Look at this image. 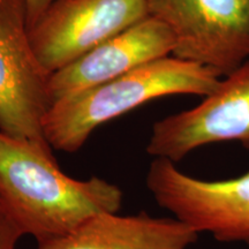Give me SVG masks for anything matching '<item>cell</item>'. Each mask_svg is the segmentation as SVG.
<instances>
[{
	"instance_id": "cell-11",
	"label": "cell",
	"mask_w": 249,
	"mask_h": 249,
	"mask_svg": "<svg viewBox=\"0 0 249 249\" xmlns=\"http://www.w3.org/2000/svg\"><path fill=\"white\" fill-rule=\"evenodd\" d=\"M57 1H60V0H24L27 9V22L29 30L39 20L40 17Z\"/></svg>"
},
{
	"instance_id": "cell-4",
	"label": "cell",
	"mask_w": 249,
	"mask_h": 249,
	"mask_svg": "<svg viewBox=\"0 0 249 249\" xmlns=\"http://www.w3.org/2000/svg\"><path fill=\"white\" fill-rule=\"evenodd\" d=\"M145 185L160 208L197 233L249 245V172L208 181L182 172L172 160L155 158Z\"/></svg>"
},
{
	"instance_id": "cell-10",
	"label": "cell",
	"mask_w": 249,
	"mask_h": 249,
	"mask_svg": "<svg viewBox=\"0 0 249 249\" xmlns=\"http://www.w3.org/2000/svg\"><path fill=\"white\" fill-rule=\"evenodd\" d=\"M23 235L20 226L0 203V249H15Z\"/></svg>"
},
{
	"instance_id": "cell-5",
	"label": "cell",
	"mask_w": 249,
	"mask_h": 249,
	"mask_svg": "<svg viewBox=\"0 0 249 249\" xmlns=\"http://www.w3.org/2000/svg\"><path fill=\"white\" fill-rule=\"evenodd\" d=\"M51 74L31 45L24 0H0V130L50 145L43 121L52 107Z\"/></svg>"
},
{
	"instance_id": "cell-3",
	"label": "cell",
	"mask_w": 249,
	"mask_h": 249,
	"mask_svg": "<svg viewBox=\"0 0 249 249\" xmlns=\"http://www.w3.org/2000/svg\"><path fill=\"white\" fill-rule=\"evenodd\" d=\"M174 37L172 55L224 77L249 59V0H147Z\"/></svg>"
},
{
	"instance_id": "cell-1",
	"label": "cell",
	"mask_w": 249,
	"mask_h": 249,
	"mask_svg": "<svg viewBox=\"0 0 249 249\" xmlns=\"http://www.w3.org/2000/svg\"><path fill=\"white\" fill-rule=\"evenodd\" d=\"M123 200L116 183L62 172L50 145L0 130V203L37 245L66 234L93 214L119 213Z\"/></svg>"
},
{
	"instance_id": "cell-6",
	"label": "cell",
	"mask_w": 249,
	"mask_h": 249,
	"mask_svg": "<svg viewBox=\"0 0 249 249\" xmlns=\"http://www.w3.org/2000/svg\"><path fill=\"white\" fill-rule=\"evenodd\" d=\"M219 142H239L249 150V59L197 107L156 121L147 152L178 163L195 149Z\"/></svg>"
},
{
	"instance_id": "cell-7",
	"label": "cell",
	"mask_w": 249,
	"mask_h": 249,
	"mask_svg": "<svg viewBox=\"0 0 249 249\" xmlns=\"http://www.w3.org/2000/svg\"><path fill=\"white\" fill-rule=\"evenodd\" d=\"M148 17L147 0H60L29 30L31 45L53 74Z\"/></svg>"
},
{
	"instance_id": "cell-8",
	"label": "cell",
	"mask_w": 249,
	"mask_h": 249,
	"mask_svg": "<svg viewBox=\"0 0 249 249\" xmlns=\"http://www.w3.org/2000/svg\"><path fill=\"white\" fill-rule=\"evenodd\" d=\"M166 24L149 15L50 76L52 104L173 53Z\"/></svg>"
},
{
	"instance_id": "cell-2",
	"label": "cell",
	"mask_w": 249,
	"mask_h": 249,
	"mask_svg": "<svg viewBox=\"0 0 249 249\" xmlns=\"http://www.w3.org/2000/svg\"><path fill=\"white\" fill-rule=\"evenodd\" d=\"M220 80L209 67L167 55L53 103L43 121V132L52 149L75 152L101 124L164 96L205 97Z\"/></svg>"
},
{
	"instance_id": "cell-9",
	"label": "cell",
	"mask_w": 249,
	"mask_h": 249,
	"mask_svg": "<svg viewBox=\"0 0 249 249\" xmlns=\"http://www.w3.org/2000/svg\"><path fill=\"white\" fill-rule=\"evenodd\" d=\"M198 234L176 217L97 213L37 249H187Z\"/></svg>"
}]
</instances>
